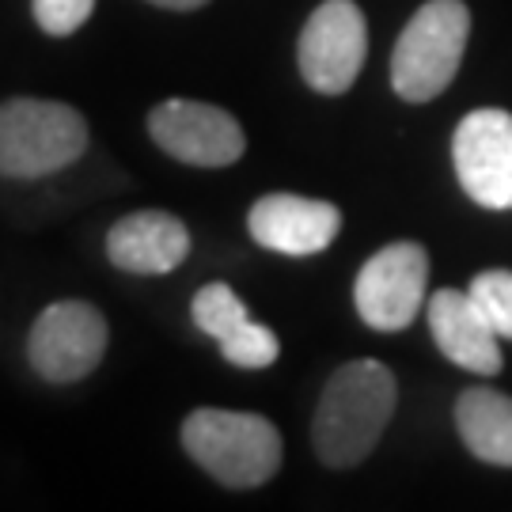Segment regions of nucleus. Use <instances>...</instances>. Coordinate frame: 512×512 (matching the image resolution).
<instances>
[{"label":"nucleus","mask_w":512,"mask_h":512,"mask_svg":"<svg viewBox=\"0 0 512 512\" xmlns=\"http://www.w3.org/2000/svg\"><path fill=\"white\" fill-rule=\"evenodd\" d=\"M368 54L365 12L353 0H323L300 31L296 61L315 92L342 95L353 88Z\"/></svg>","instance_id":"nucleus-6"},{"label":"nucleus","mask_w":512,"mask_h":512,"mask_svg":"<svg viewBox=\"0 0 512 512\" xmlns=\"http://www.w3.org/2000/svg\"><path fill=\"white\" fill-rule=\"evenodd\" d=\"M107 319L88 300H57L42 311L27 338V361L46 384H76L92 376L107 353Z\"/></svg>","instance_id":"nucleus-5"},{"label":"nucleus","mask_w":512,"mask_h":512,"mask_svg":"<svg viewBox=\"0 0 512 512\" xmlns=\"http://www.w3.org/2000/svg\"><path fill=\"white\" fill-rule=\"evenodd\" d=\"M148 137L190 167H228L247 152V133L236 118L198 99H164L148 114Z\"/></svg>","instance_id":"nucleus-8"},{"label":"nucleus","mask_w":512,"mask_h":512,"mask_svg":"<svg viewBox=\"0 0 512 512\" xmlns=\"http://www.w3.org/2000/svg\"><path fill=\"white\" fill-rule=\"evenodd\" d=\"M467 293L478 300V308L486 311V319L494 323L497 334L512 342V270H486V274H478Z\"/></svg>","instance_id":"nucleus-16"},{"label":"nucleus","mask_w":512,"mask_h":512,"mask_svg":"<svg viewBox=\"0 0 512 512\" xmlns=\"http://www.w3.org/2000/svg\"><path fill=\"white\" fill-rule=\"evenodd\" d=\"M456 429L471 456L512 467V399L494 387H467L456 403Z\"/></svg>","instance_id":"nucleus-13"},{"label":"nucleus","mask_w":512,"mask_h":512,"mask_svg":"<svg viewBox=\"0 0 512 512\" xmlns=\"http://www.w3.org/2000/svg\"><path fill=\"white\" fill-rule=\"evenodd\" d=\"M399 387L391 368L380 361H349L327 380L315 421H311V444L315 456L334 471L357 467L372 456V448L384 437L387 421L395 414Z\"/></svg>","instance_id":"nucleus-1"},{"label":"nucleus","mask_w":512,"mask_h":512,"mask_svg":"<svg viewBox=\"0 0 512 512\" xmlns=\"http://www.w3.org/2000/svg\"><path fill=\"white\" fill-rule=\"evenodd\" d=\"M471 35V12L463 0H429L410 16L391 54V88L406 103L437 99L459 73Z\"/></svg>","instance_id":"nucleus-4"},{"label":"nucleus","mask_w":512,"mask_h":512,"mask_svg":"<svg viewBox=\"0 0 512 512\" xmlns=\"http://www.w3.org/2000/svg\"><path fill=\"white\" fill-rule=\"evenodd\" d=\"M429 330L452 365L467 368L475 376L501 372V334L471 293L440 289L429 296Z\"/></svg>","instance_id":"nucleus-11"},{"label":"nucleus","mask_w":512,"mask_h":512,"mask_svg":"<svg viewBox=\"0 0 512 512\" xmlns=\"http://www.w3.org/2000/svg\"><path fill=\"white\" fill-rule=\"evenodd\" d=\"M220 353H224V361H228V365L258 372V368H270L277 357H281V342H277L274 330L251 319L243 330H236L232 338H224V342H220Z\"/></svg>","instance_id":"nucleus-15"},{"label":"nucleus","mask_w":512,"mask_h":512,"mask_svg":"<svg viewBox=\"0 0 512 512\" xmlns=\"http://www.w3.org/2000/svg\"><path fill=\"white\" fill-rule=\"evenodd\" d=\"M148 4L167 8V12H194V8H202V4H209V0H148Z\"/></svg>","instance_id":"nucleus-18"},{"label":"nucleus","mask_w":512,"mask_h":512,"mask_svg":"<svg viewBox=\"0 0 512 512\" xmlns=\"http://www.w3.org/2000/svg\"><path fill=\"white\" fill-rule=\"evenodd\" d=\"M190 255V232L164 209L129 213L107 232V258L137 277H160L179 270Z\"/></svg>","instance_id":"nucleus-12"},{"label":"nucleus","mask_w":512,"mask_h":512,"mask_svg":"<svg viewBox=\"0 0 512 512\" xmlns=\"http://www.w3.org/2000/svg\"><path fill=\"white\" fill-rule=\"evenodd\" d=\"M183 448L228 490H251L270 482L285 452L270 418L217 406H202L183 421Z\"/></svg>","instance_id":"nucleus-2"},{"label":"nucleus","mask_w":512,"mask_h":512,"mask_svg":"<svg viewBox=\"0 0 512 512\" xmlns=\"http://www.w3.org/2000/svg\"><path fill=\"white\" fill-rule=\"evenodd\" d=\"M88 152L84 114L57 99H8L0 103V175L42 179L65 171Z\"/></svg>","instance_id":"nucleus-3"},{"label":"nucleus","mask_w":512,"mask_h":512,"mask_svg":"<svg viewBox=\"0 0 512 512\" xmlns=\"http://www.w3.org/2000/svg\"><path fill=\"white\" fill-rule=\"evenodd\" d=\"M452 160L471 202L512 209V114L497 107L471 110L456 126Z\"/></svg>","instance_id":"nucleus-9"},{"label":"nucleus","mask_w":512,"mask_h":512,"mask_svg":"<svg viewBox=\"0 0 512 512\" xmlns=\"http://www.w3.org/2000/svg\"><path fill=\"white\" fill-rule=\"evenodd\" d=\"M429 285V255L421 243H391L368 258L353 285L357 315L372 330H406L421 315Z\"/></svg>","instance_id":"nucleus-7"},{"label":"nucleus","mask_w":512,"mask_h":512,"mask_svg":"<svg viewBox=\"0 0 512 512\" xmlns=\"http://www.w3.org/2000/svg\"><path fill=\"white\" fill-rule=\"evenodd\" d=\"M247 228L258 247L289 258H308L327 251L342 232V209L300 194H266L251 205Z\"/></svg>","instance_id":"nucleus-10"},{"label":"nucleus","mask_w":512,"mask_h":512,"mask_svg":"<svg viewBox=\"0 0 512 512\" xmlns=\"http://www.w3.org/2000/svg\"><path fill=\"white\" fill-rule=\"evenodd\" d=\"M190 315H194L198 330L209 334V338H217V342L232 338L236 330H243L247 323H251L247 304H243V300L232 293V285H224V281H209L202 293L194 296Z\"/></svg>","instance_id":"nucleus-14"},{"label":"nucleus","mask_w":512,"mask_h":512,"mask_svg":"<svg viewBox=\"0 0 512 512\" xmlns=\"http://www.w3.org/2000/svg\"><path fill=\"white\" fill-rule=\"evenodd\" d=\"M38 27L54 38L76 35L95 12V0H31Z\"/></svg>","instance_id":"nucleus-17"}]
</instances>
